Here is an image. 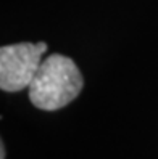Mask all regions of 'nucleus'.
Masks as SVG:
<instances>
[{
	"mask_svg": "<svg viewBox=\"0 0 158 159\" xmlns=\"http://www.w3.org/2000/svg\"><path fill=\"white\" fill-rule=\"evenodd\" d=\"M84 85L78 66L63 55H50L42 60L29 85L31 103L44 111L61 109L76 98Z\"/></svg>",
	"mask_w": 158,
	"mask_h": 159,
	"instance_id": "obj_1",
	"label": "nucleus"
},
{
	"mask_svg": "<svg viewBox=\"0 0 158 159\" xmlns=\"http://www.w3.org/2000/svg\"><path fill=\"white\" fill-rule=\"evenodd\" d=\"M47 52L44 42H23L0 48V89L3 92H20L29 89Z\"/></svg>",
	"mask_w": 158,
	"mask_h": 159,
	"instance_id": "obj_2",
	"label": "nucleus"
},
{
	"mask_svg": "<svg viewBox=\"0 0 158 159\" xmlns=\"http://www.w3.org/2000/svg\"><path fill=\"white\" fill-rule=\"evenodd\" d=\"M0 159H5V146H0Z\"/></svg>",
	"mask_w": 158,
	"mask_h": 159,
	"instance_id": "obj_3",
	"label": "nucleus"
}]
</instances>
